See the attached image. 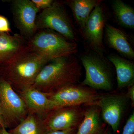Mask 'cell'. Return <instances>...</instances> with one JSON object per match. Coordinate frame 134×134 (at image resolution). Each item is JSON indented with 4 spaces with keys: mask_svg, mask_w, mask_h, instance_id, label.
Returning <instances> with one entry per match:
<instances>
[{
    "mask_svg": "<svg viewBox=\"0 0 134 134\" xmlns=\"http://www.w3.org/2000/svg\"><path fill=\"white\" fill-rule=\"evenodd\" d=\"M82 67L74 55L54 59L46 64L35 79L32 87L48 93L80 82Z\"/></svg>",
    "mask_w": 134,
    "mask_h": 134,
    "instance_id": "cell-1",
    "label": "cell"
},
{
    "mask_svg": "<svg viewBox=\"0 0 134 134\" xmlns=\"http://www.w3.org/2000/svg\"><path fill=\"white\" fill-rule=\"evenodd\" d=\"M50 61L28 47L11 60L1 65L2 77L21 91L33 85L43 67Z\"/></svg>",
    "mask_w": 134,
    "mask_h": 134,
    "instance_id": "cell-2",
    "label": "cell"
},
{
    "mask_svg": "<svg viewBox=\"0 0 134 134\" xmlns=\"http://www.w3.org/2000/svg\"><path fill=\"white\" fill-rule=\"evenodd\" d=\"M80 59L85 71L81 84L93 90H113L112 69L107 58L91 50L82 54Z\"/></svg>",
    "mask_w": 134,
    "mask_h": 134,
    "instance_id": "cell-3",
    "label": "cell"
},
{
    "mask_svg": "<svg viewBox=\"0 0 134 134\" xmlns=\"http://www.w3.org/2000/svg\"><path fill=\"white\" fill-rule=\"evenodd\" d=\"M29 48L50 61L56 58L74 55L77 53L76 43L68 40L56 32L39 30L28 41Z\"/></svg>",
    "mask_w": 134,
    "mask_h": 134,
    "instance_id": "cell-4",
    "label": "cell"
},
{
    "mask_svg": "<svg viewBox=\"0 0 134 134\" xmlns=\"http://www.w3.org/2000/svg\"><path fill=\"white\" fill-rule=\"evenodd\" d=\"M36 23L38 31L52 30L70 41H77L76 31L61 2L54 1L50 7L43 10L37 16Z\"/></svg>",
    "mask_w": 134,
    "mask_h": 134,
    "instance_id": "cell-5",
    "label": "cell"
},
{
    "mask_svg": "<svg viewBox=\"0 0 134 134\" xmlns=\"http://www.w3.org/2000/svg\"><path fill=\"white\" fill-rule=\"evenodd\" d=\"M0 103L5 125L19 124L26 117L28 110L24 100L2 77L0 78Z\"/></svg>",
    "mask_w": 134,
    "mask_h": 134,
    "instance_id": "cell-6",
    "label": "cell"
},
{
    "mask_svg": "<svg viewBox=\"0 0 134 134\" xmlns=\"http://www.w3.org/2000/svg\"><path fill=\"white\" fill-rule=\"evenodd\" d=\"M99 96L93 89L77 84L65 86L48 94L49 97L55 103L57 109L83 104H95Z\"/></svg>",
    "mask_w": 134,
    "mask_h": 134,
    "instance_id": "cell-7",
    "label": "cell"
},
{
    "mask_svg": "<svg viewBox=\"0 0 134 134\" xmlns=\"http://www.w3.org/2000/svg\"><path fill=\"white\" fill-rule=\"evenodd\" d=\"M108 15L102 3L94 8L82 31L84 39L91 50L100 55L105 53L103 43L104 29Z\"/></svg>",
    "mask_w": 134,
    "mask_h": 134,
    "instance_id": "cell-8",
    "label": "cell"
},
{
    "mask_svg": "<svg viewBox=\"0 0 134 134\" xmlns=\"http://www.w3.org/2000/svg\"><path fill=\"white\" fill-rule=\"evenodd\" d=\"M130 100L126 94L108 93L99 95L95 104L98 106L104 121L114 132L119 130Z\"/></svg>",
    "mask_w": 134,
    "mask_h": 134,
    "instance_id": "cell-9",
    "label": "cell"
},
{
    "mask_svg": "<svg viewBox=\"0 0 134 134\" xmlns=\"http://www.w3.org/2000/svg\"><path fill=\"white\" fill-rule=\"evenodd\" d=\"M9 1L11 5L16 27L19 30L20 34L29 41L38 31L36 18L40 10L30 0Z\"/></svg>",
    "mask_w": 134,
    "mask_h": 134,
    "instance_id": "cell-10",
    "label": "cell"
},
{
    "mask_svg": "<svg viewBox=\"0 0 134 134\" xmlns=\"http://www.w3.org/2000/svg\"><path fill=\"white\" fill-rule=\"evenodd\" d=\"M84 111L80 106L58 108L46 115L43 122L47 131L73 128L83 119Z\"/></svg>",
    "mask_w": 134,
    "mask_h": 134,
    "instance_id": "cell-11",
    "label": "cell"
},
{
    "mask_svg": "<svg viewBox=\"0 0 134 134\" xmlns=\"http://www.w3.org/2000/svg\"><path fill=\"white\" fill-rule=\"evenodd\" d=\"M21 94L30 113L47 115L57 109L55 103L49 97L48 93L42 92L32 86L22 91Z\"/></svg>",
    "mask_w": 134,
    "mask_h": 134,
    "instance_id": "cell-12",
    "label": "cell"
},
{
    "mask_svg": "<svg viewBox=\"0 0 134 134\" xmlns=\"http://www.w3.org/2000/svg\"><path fill=\"white\" fill-rule=\"evenodd\" d=\"M104 35L108 47L116 50L123 58L134 60L133 48L125 32L107 23L105 25Z\"/></svg>",
    "mask_w": 134,
    "mask_h": 134,
    "instance_id": "cell-13",
    "label": "cell"
},
{
    "mask_svg": "<svg viewBox=\"0 0 134 134\" xmlns=\"http://www.w3.org/2000/svg\"><path fill=\"white\" fill-rule=\"evenodd\" d=\"M29 47L28 41L20 34L0 35V65L13 59Z\"/></svg>",
    "mask_w": 134,
    "mask_h": 134,
    "instance_id": "cell-14",
    "label": "cell"
},
{
    "mask_svg": "<svg viewBox=\"0 0 134 134\" xmlns=\"http://www.w3.org/2000/svg\"><path fill=\"white\" fill-rule=\"evenodd\" d=\"M107 59L115 67L118 90H121L134 85L133 62L115 54H110Z\"/></svg>",
    "mask_w": 134,
    "mask_h": 134,
    "instance_id": "cell-15",
    "label": "cell"
},
{
    "mask_svg": "<svg viewBox=\"0 0 134 134\" xmlns=\"http://www.w3.org/2000/svg\"><path fill=\"white\" fill-rule=\"evenodd\" d=\"M88 106L84 111L83 119L75 134H103L104 127L100 108L96 104Z\"/></svg>",
    "mask_w": 134,
    "mask_h": 134,
    "instance_id": "cell-16",
    "label": "cell"
},
{
    "mask_svg": "<svg viewBox=\"0 0 134 134\" xmlns=\"http://www.w3.org/2000/svg\"><path fill=\"white\" fill-rule=\"evenodd\" d=\"M103 2L102 0H67L65 2L71 9L75 21L82 31L94 8Z\"/></svg>",
    "mask_w": 134,
    "mask_h": 134,
    "instance_id": "cell-17",
    "label": "cell"
},
{
    "mask_svg": "<svg viewBox=\"0 0 134 134\" xmlns=\"http://www.w3.org/2000/svg\"><path fill=\"white\" fill-rule=\"evenodd\" d=\"M37 114L30 113L24 119L11 130V134H45L46 130L41 120Z\"/></svg>",
    "mask_w": 134,
    "mask_h": 134,
    "instance_id": "cell-18",
    "label": "cell"
},
{
    "mask_svg": "<svg viewBox=\"0 0 134 134\" xmlns=\"http://www.w3.org/2000/svg\"><path fill=\"white\" fill-rule=\"evenodd\" d=\"M114 16L120 26L130 29H134V9L121 0L112 2Z\"/></svg>",
    "mask_w": 134,
    "mask_h": 134,
    "instance_id": "cell-19",
    "label": "cell"
},
{
    "mask_svg": "<svg viewBox=\"0 0 134 134\" xmlns=\"http://www.w3.org/2000/svg\"><path fill=\"white\" fill-rule=\"evenodd\" d=\"M121 134H134V113L129 117Z\"/></svg>",
    "mask_w": 134,
    "mask_h": 134,
    "instance_id": "cell-20",
    "label": "cell"
},
{
    "mask_svg": "<svg viewBox=\"0 0 134 134\" xmlns=\"http://www.w3.org/2000/svg\"><path fill=\"white\" fill-rule=\"evenodd\" d=\"M11 32L8 20L5 16L0 15V32L9 34Z\"/></svg>",
    "mask_w": 134,
    "mask_h": 134,
    "instance_id": "cell-21",
    "label": "cell"
},
{
    "mask_svg": "<svg viewBox=\"0 0 134 134\" xmlns=\"http://www.w3.org/2000/svg\"><path fill=\"white\" fill-rule=\"evenodd\" d=\"M36 7L40 10L45 9L50 7L54 1L53 0H32Z\"/></svg>",
    "mask_w": 134,
    "mask_h": 134,
    "instance_id": "cell-22",
    "label": "cell"
},
{
    "mask_svg": "<svg viewBox=\"0 0 134 134\" xmlns=\"http://www.w3.org/2000/svg\"><path fill=\"white\" fill-rule=\"evenodd\" d=\"M75 130V128H73L63 130L47 131L45 134H74Z\"/></svg>",
    "mask_w": 134,
    "mask_h": 134,
    "instance_id": "cell-23",
    "label": "cell"
},
{
    "mask_svg": "<svg viewBox=\"0 0 134 134\" xmlns=\"http://www.w3.org/2000/svg\"><path fill=\"white\" fill-rule=\"evenodd\" d=\"M127 92L126 93L127 97L131 103L132 107L134 105V85L127 87Z\"/></svg>",
    "mask_w": 134,
    "mask_h": 134,
    "instance_id": "cell-24",
    "label": "cell"
},
{
    "mask_svg": "<svg viewBox=\"0 0 134 134\" xmlns=\"http://www.w3.org/2000/svg\"><path fill=\"white\" fill-rule=\"evenodd\" d=\"M0 122L1 124V126L6 127L5 122H4V120H3V117L2 113L1 108V103H0Z\"/></svg>",
    "mask_w": 134,
    "mask_h": 134,
    "instance_id": "cell-25",
    "label": "cell"
},
{
    "mask_svg": "<svg viewBox=\"0 0 134 134\" xmlns=\"http://www.w3.org/2000/svg\"><path fill=\"white\" fill-rule=\"evenodd\" d=\"M1 127L2 129L1 132L2 134H11L9 132L7 131V130L5 128V127L2 126Z\"/></svg>",
    "mask_w": 134,
    "mask_h": 134,
    "instance_id": "cell-26",
    "label": "cell"
},
{
    "mask_svg": "<svg viewBox=\"0 0 134 134\" xmlns=\"http://www.w3.org/2000/svg\"><path fill=\"white\" fill-rule=\"evenodd\" d=\"M104 134H111V132H110V131H107V132Z\"/></svg>",
    "mask_w": 134,
    "mask_h": 134,
    "instance_id": "cell-27",
    "label": "cell"
},
{
    "mask_svg": "<svg viewBox=\"0 0 134 134\" xmlns=\"http://www.w3.org/2000/svg\"><path fill=\"white\" fill-rule=\"evenodd\" d=\"M2 33H3L2 32H0V35H1Z\"/></svg>",
    "mask_w": 134,
    "mask_h": 134,
    "instance_id": "cell-28",
    "label": "cell"
},
{
    "mask_svg": "<svg viewBox=\"0 0 134 134\" xmlns=\"http://www.w3.org/2000/svg\"><path fill=\"white\" fill-rule=\"evenodd\" d=\"M0 126H1V122H0Z\"/></svg>",
    "mask_w": 134,
    "mask_h": 134,
    "instance_id": "cell-29",
    "label": "cell"
},
{
    "mask_svg": "<svg viewBox=\"0 0 134 134\" xmlns=\"http://www.w3.org/2000/svg\"><path fill=\"white\" fill-rule=\"evenodd\" d=\"M0 134H2L1 132H0Z\"/></svg>",
    "mask_w": 134,
    "mask_h": 134,
    "instance_id": "cell-30",
    "label": "cell"
}]
</instances>
